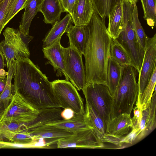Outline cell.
<instances>
[{
  "label": "cell",
  "mask_w": 156,
  "mask_h": 156,
  "mask_svg": "<svg viewBox=\"0 0 156 156\" xmlns=\"http://www.w3.org/2000/svg\"><path fill=\"white\" fill-rule=\"evenodd\" d=\"M16 60L12 88L20 93L35 109L61 108L52 84L29 58Z\"/></svg>",
  "instance_id": "1"
},
{
  "label": "cell",
  "mask_w": 156,
  "mask_h": 156,
  "mask_svg": "<svg viewBox=\"0 0 156 156\" xmlns=\"http://www.w3.org/2000/svg\"><path fill=\"white\" fill-rule=\"evenodd\" d=\"M88 36L83 54L86 84L107 85L108 62L112 38L104 20L95 12L87 25Z\"/></svg>",
  "instance_id": "2"
},
{
  "label": "cell",
  "mask_w": 156,
  "mask_h": 156,
  "mask_svg": "<svg viewBox=\"0 0 156 156\" xmlns=\"http://www.w3.org/2000/svg\"><path fill=\"white\" fill-rule=\"evenodd\" d=\"M136 71L131 65L121 66L120 78L113 99L111 119L121 113L131 114L138 94Z\"/></svg>",
  "instance_id": "3"
},
{
  "label": "cell",
  "mask_w": 156,
  "mask_h": 156,
  "mask_svg": "<svg viewBox=\"0 0 156 156\" xmlns=\"http://www.w3.org/2000/svg\"><path fill=\"white\" fill-rule=\"evenodd\" d=\"M123 26L116 39L126 51L131 61V66L139 73L141 68L145 50L140 44L133 29L132 14L133 6L127 0L123 2Z\"/></svg>",
  "instance_id": "4"
},
{
  "label": "cell",
  "mask_w": 156,
  "mask_h": 156,
  "mask_svg": "<svg viewBox=\"0 0 156 156\" xmlns=\"http://www.w3.org/2000/svg\"><path fill=\"white\" fill-rule=\"evenodd\" d=\"M3 34L4 39L0 42V50L4 55L8 69L12 59L29 58V44L33 39V36L10 27L6 28Z\"/></svg>",
  "instance_id": "5"
},
{
  "label": "cell",
  "mask_w": 156,
  "mask_h": 156,
  "mask_svg": "<svg viewBox=\"0 0 156 156\" xmlns=\"http://www.w3.org/2000/svg\"><path fill=\"white\" fill-rule=\"evenodd\" d=\"M82 90L86 102L94 108L107 124L111 119L113 99L107 86L100 83H87Z\"/></svg>",
  "instance_id": "6"
},
{
  "label": "cell",
  "mask_w": 156,
  "mask_h": 156,
  "mask_svg": "<svg viewBox=\"0 0 156 156\" xmlns=\"http://www.w3.org/2000/svg\"><path fill=\"white\" fill-rule=\"evenodd\" d=\"M38 113L39 110L16 91L8 106L0 113V122L28 123L35 119Z\"/></svg>",
  "instance_id": "7"
},
{
  "label": "cell",
  "mask_w": 156,
  "mask_h": 156,
  "mask_svg": "<svg viewBox=\"0 0 156 156\" xmlns=\"http://www.w3.org/2000/svg\"><path fill=\"white\" fill-rule=\"evenodd\" d=\"M54 93L61 108H70L76 114L84 113L83 99L72 84L67 80L51 82Z\"/></svg>",
  "instance_id": "8"
},
{
  "label": "cell",
  "mask_w": 156,
  "mask_h": 156,
  "mask_svg": "<svg viewBox=\"0 0 156 156\" xmlns=\"http://www.w3.org/2000/svg\"><path fill=\"white\" fill-rule=\"evenodd\" d=\"M65 72L69 80L77 90H82L86 84L84 66L82 55L70 46L62 47Z\"/></svg>",
  "instance_id": "9"
},
{
  "label": "cell",
  "mask_w": 156,
  "mask_h": 156,
  "mask_svg": "<svg viewBox=\"0 0 156 156\" xmlns=\"http://www.w3.org/2000/svg\"><path fill=\"white\" fill-rule=\"evenodd\" d=\"M104 146L103 143L98 137L93 128L73 133L68 137L59 139L57 143V148H58L78 147L95 149Z\"/></svg>",
  "instance_id": "10"
},
{
  "label": "cell",
  "mask_w": 156,
  "mask_h": 156,
  "mask_svg": "<svg viewBox=\"0 0 156 156\" xmlns=\"http://www.w3.org/2000/svg\"><path fill=\"white\" fill-rule=\"evenodd\" d=\"M156 34L148 38L145 49L144 55L139 73L138 94L137 99L142 94L156 68Z\"/></svg>",
  "instance_id": "11"
},
{
  "label": "cell",
  "mask_w": 156,
  "mask_h": 156,
  "mask_svg": "<svg viewBox=\"0 0 156 156\" xmlns=\"http://www.w3.org/2000/svg\"><path fill=\"white\" fill-rule=\"evenodd\" d=\"M132 124L130 114L121 113L107 122L106 133L119 145L122 136L128 133Z\"/></svg>",
  "instance_id": "12"
},
{
  "label": "cell",
  "mask_w": 156,
  "mask_h": 156,
  "mask_svg": "<svg viewBox=\"0 0 156 156\" xmlns=\"http://www.w3.org/2000/svg\"><path fill=\"white\" fill-rule=\"evenodd\" d=\"M84 111L87 119L101 141L103 143L108 142L115 144L114 140L106 133L107 125L105 121L94 108L86 102Z\"/></svg>",
  "instance_id": "13"
},
{
  "label": "cell",
  "mask_w": 156,
  "mask_h": 156,
  "mask_svg": "<svg viewBox=\"0 0 156 156\" xmlns=\"http://www.w3.org/2000/svg\"><path fill=\"white\" fill-rule=\"evenodd\" d=\"M61 38H59L55 43L50 47L43 48L42 51L44 57L47 58L48 62L53 67L55 72L57 71V76L63 75L66 80L69 79L65 70L64 60L61 44Z\"/></svg>",
  "instance_id": "14"
},
{
  "label": "cell",
  "mask_w": 156,
  "mask_h": 156,
  "mask_svg": "<svg viewBox=\"0 0 156 156\" xmlns=\"http://www.w3.org/2000/svg\"><path fill=\"white\" fill-rule=\"evenodd\" d=\"M94 12L91 0H76L70 15L74 25L86 26Z\"/></svg>",
  "instance_id": "15"
},
{
  "label": "cell",
  "mask_w": 156,
  "mask_h": 156,
  "mask_svg": "<svg viewBox=\"0 0 156 156\" xmlns=\"http://www.w3.org/2000/svg\"><path fill=\"white\" fill-rule=\"evenodd\" d=\"M73 21L69 13L61 20L56 22L53 26L43 40V48H48L53 45L62 35L67 33L72 26Z\"/></svg>",
  "instance_id": "16"
},
{
  "label": "cell",
  "mask_w": 156,
  "mask_h": 156,
  "mask_svg": "<svg viewBox=\"0 0 156 156\" xmlns=\"http://www.w3.org/2000/svg\"><path fill=\"white\" fill-rule=\"evenodd\" d=\"M61 108H47L39 110L37 117L31 122L26 124L28 132L38 127L63 119Z\"/></svg>",
  "instance_id": "17"
},
{
  "label": "cell",
  "mask_w": 156,
  "mask_h": 156,
  "mask_svg": "<svg viewBox=\"0 0 156 156\" xmlns=\"http://www.w3.org/2000/svg\"><path fill=\"white\" fill-rule=\"evenodd\" d=\"M70 47L77 50L82 55L84 54L88 39L87 25L73 26L67 33Z\"/></svg>",
  "instance_id": "18"
},
{
  "label": "cell",
  "mask_w": 156,
  "mask_h": 156,
  "mask_svg": "<svg viewBox=\"0 0 156 156\" xmlns=\"http://www.w3.org/2000/svg\"><path fill=\"white\" fill-rule=\"evenodd\" d=\"M47 125H53L73 133L93 128L87 119L85 113L82 114L75 113L73 117L69 119H61Z\"/></svg>",
  "instance_id": "19"
},
{
  "label": "cell",
  "mask_w": 156,
  "mask_h": 156,
  "mask_svg": "<svg viewBox=\"0 0 156 156\" xmlns=\"http://www.w3.org/2000/svg\"><path fill=\"white\" fill-rule=\"evenodd\" d=\"M39 12L44 15V21L52 25L59 21L63 9L60 0H43Z\"/></svg>",
  "instance_id": "20"
},
{
  "label": "cell",
  "mask_w": 156,
  "mask_h": 156,
  "mask_svg": "<svg viewBox=\"0 0 156 156\" xmlns=\"http://www.w3.org/2000/svg\"><path fill=\"white\" fill-rule=\"evenodd\" d=\"M43 0H27L22 8L24 12L19 26V30L23 34L28 35L32 20L36 15Z\"/></svg>",
  "instance_id": "21"
},
{
  "label": "cell",
  "mask_w": 156,
  "mask_h": 156,
  "mask_svg": "<svg viewBox=\"0 0 156 156\" xmlns=\"http://www.w3.org/2000/svg\"><path fill=\"white\" fill-rule=\"evenodd\" d=\"M28 132L34 139L40 138H66L73 133L55 126L45 125Z\"/></svg>",
  "instance_id": "22"
},
{
  "label": "cell",
  "mask_w": 156,
  "mask_h": 156,
  "mask_svg": "<svg viewBox=\"0 0 156 156\" xmlns=\"http://www.w3.org/2000/svg\"><path fill=\"white\" fill-rule=\"evenodd\" d=\"M123 2L115 6L108 16V32L112 39H116L123 26Z\"/></svg>",
  "instance_id": "23"
},
{
  "label": "cell",
  "mask_w": 156,
  "mask_h": 156,
  "mask_svg": "<svg viewBox=\"0 0 156 156\" xmlns=\"http://www.w3.org/2000/svg\"><path fill=\"white\" fill-rule=\"evenodd\" d=\"M121 66L111 58L109 59L107 71V84L110 92L114 98L120 80Z\"/></svg>",
  "instance_id": "24"
},
{
  "label": "cell",
  "mask_w": 156,
  "mask_h": 156,
  "mask_svg": "<svg viewBox=\"0 0 156 156\" xmlns=\"http://www.w3.org/2000/svg\"><path fill=\"white\" fill-rule=\"evenodd\" d=\"M110 52V58L121 66L131 65L129 56L116 39L112 38Z\"/></svg>",
  "instance_id": "25"
},
{
  "label": "cell",
  "mask_w": 156,
  "mask_h": 156,
  "mask_svg": "<svg viewBox=\"0 0 156 156\" xmlns=\"http://www.w3.org/2000/svg\"><path fill=\"white\" fill-rule=\"evenodd\" d=\"M156 68L146 87L139 98L137 99L136 106L144 110L150 105L153 92L155 89Z\"/></svg>",
  "instance_id": "26"
},
{
  "label": "cell",
  "mask_w": 156,
  "mask_h": 156,
  "mask_svg": "<svg viewBox=\"0 0 156 156\" xmlns=\"http://www.w3.org/2000/svg\"><path fill=\"white\" fill-rule=\"evenodd\" d=\"M16 65V60H11L8 70V74L7 76L6 84L4 89L0 95V106L3 105L5 109L9 105L13 96L12 93V80Z\"/></svg>",
  "instance_id": "27"
},
{
  "label": "cell",
  "mask_w": 156,
  "mask_h": 156,
  "mask_svg": "<svg viewBox=\"0 0 156 156\" xmlns=\"http://www.w3.org/2000/svg\"><path fill=\"white\" fill-rule=\"evenodd\" d=\"M124 0H91L95 12L104 20L116 5Z\"/></svg>",
  "instance_id": "28"
},
{
  "label": "cell",
  "mask_w": 156,
  "mask_h": 156,
  "mask_svg": "<svg viewBox=\"0 0 156 156\" xmlns=\"http://www.w3.org/2000/svg\"><path fill=\"white\" fill-rule=\"evenodd\" d=\"M144 13V18L153 28L156 27V0H140Z\"/></svg>",
  "instance_id": "29"
},
{
  "label": "cell",
  "mask_w": 156,
  "mask_h": 156,
  "mask_svg": "<svg viewBox=\"0 0 156 156\" xmlns=\"http://www.w3.org/2000/svg\"><path fill=\"white\" fill-rule=\"evenodd\" d=\"M132 19L133 29L140 44L145 50L148 37L146 34L139 20L136 5L133 6L132 14Z\"/></svg>",
  "instance_id": "30"
},
{
  "label": "cell",
  "mask_w": 156,
  "mask_h": 156,
  "mask_svg": "<svg viewBox=\"0 0 156 156\" xmlns=\"http://www.w3.org/2000/svg\"><path fill=\"white\" fill-rule=\"evenodd\" d=\"M153 93L149 106V111L147 121L146 124V132L147 135L154 130L156 126V90Z\"/></svg>",
  "instance_id": "31"
},
{
  "label": "cell",
  "mask_w": 156,
  "mask_h": 156,
  "mask_svg": "<svg viewBox=\"0 0 156 156\" xmlns=\"http://www.w3.org/2000/svg\"><path fill=\"white\" fill-rule=\"evenodd\" d=\"M27 0H14L9 12L5 17V26L19 11L22 9V8Z\"/></svg>",
  "instance_id": "32"
},
{
  "label": "cell",
  "mask_w": 156,
  "mask_h": 156,
  "mask_svg": "<svg viewBox=\"0 0 156 156\" xmlns=\"http://www.w3.org/2000/svg\"><path fill=\"white\" fill-rule=\"evenodd\" d=\"M14 0H4L0 4V36L5 27V18Z\"/></svg>",
  "instance_id": "33"
},
{
  "label": "cell",
  "mask_w": 156,
  "mask_h": 156,
  "mask_svg": "<svg viewBox=\"0 0 156 156\" xmlns=\"http://www.w3.org/2000/svg\"><path fill=\"white\" fill-rule=\"evenodd\" d=\"M133 109V116L131 118L132 124L131 128L132 130L134 131L137 133L138 136L141 133L139 126L142 116L143 110L136 106Z\"/></svg>",
  "instance_id": "34"
},
{
  "label": "cell",
  "mask_w": 156,
  "mask_h": 156,
  "mask_svg": "<svg viewBox=\"0 0 156 156\" xmlns=\"http://www.w3.org/2000/svg\"><path fill=\"white\" fill-rule=\"evenodd\" d=\"M76 0H60L63 9V12L71 13L74 4Z\"/></svg>",
  "instance_id": "35"
},
{
  "label": "cell",
  "mask_w": 156,
  "mask_h": 156,
  "mask_svg": "<svg viewBox=\"0 0 156 156\" xmlns=\"http://www.w3.org/2000/svg\"><path fill=\"white\" fill-rule=\"evenodd\" d=\"M5 57L2 52L0 50V77L5 78L7 77L8 72L4 69L6 64L4 63Z\"/></svg>",
  "instance_id": "36"
},
{
  "label": "cell",
  "mask_w": 156,
  "mask_h": 156,
  "mask_svg": "<svg viewBox=\"0 0 156 156\" xmlns=\"http://www.w3.org/2000/svg\"><path fill=\"white\" fill-rule=\"evenodd\" d=\"M74 114V112L72 109L66 108L62 111L61 116L63 119L67 120L73 118Z\"/></svg>",
  "instance_id": "37"
},
{
  "label": "cell",
  "mask_w": 156,
  "mask_h": 156,
  "mask_svg": "<svg viewBox=\"0 0 156 156\" xmlns=\"http://www.w3.org/2000/svg\"><path fill=\"white\" fill-rule=\"evenodd\" d=\"M7 80V77L3 78L0 77V95L3 91L5 87Z\"/></svg>",
  "instance_id": "38"
},
{
  "label": "cell",
  "mask_w": 156,
  "mask_h": 156,
  "mask_svg": "<svg viewBox=\"0 0 156 156\" xmlns=\"http://www.w3.org/2000/svg\"><path fill=\"white\" fill-rule=\"evenodd\" d=\"M131 5L133 6L136 5L138 0H127Z\"/></svg>",
  "instance_id": "39"
},
{
  "label": "cell",
  "mask_w": 156,
  "mask_h": 156,
  "mask_svg": "<svg viewBox=\"0 0 156 156\" xmlns=\"http://www.w3.org/2000/svg\"><path fill=\"white\" fill-rule=\"evenodd\" d=\"M4 0H0V4Z\"/></svg>",
  "instance_id": "40"
}]
</instances>
